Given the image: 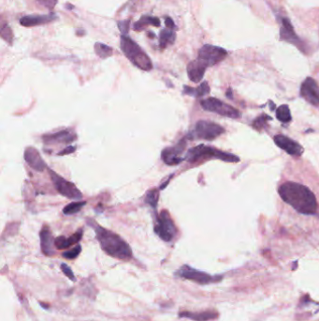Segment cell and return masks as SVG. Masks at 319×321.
I'll list each match as a JSON object with an SVG mask.
<instances>
[{
    "mask_svg": "<svg viewBox=\"0 0 319 321\" xmlns=\"http://www.w3.org/2000/svg\"><path fill=\"white\" fill-rule=\"evenodd\" d=\"M158 200H160V191L157 189H152L148 191L145 195V198H144L145 203H147L149 206L154 208V210L157 207Z\"/></svg>",
    "mask_w": 319,
    "mask_h": 321,
    "instance_id": "obj_27",
    "label": "cell"
},
{
    "mask_svg": "<svg viewBox=\"0 0 319 321\" xmlns=\"http://www.w3.org/2000/svg\"><path fill=\"white\" fill-rule=\"evenodd\" d=\"M165 25L167 29H172V30H175V29H176V26H175V24H174L173 20L171 17L167 16L165 18Z\"/></svg>",
    "mask_w": 319,
    "mask_h": 321,
    "instance_id": "obj_36",
    "label": "cell"
},
{
    "mask_svg": "<svg viewBox=\"0 0 319 321\" xmlns=\"http://www.w3.org/2000/svg\"><path fill=\"white\" fill-rule=\"evenodd\" d=\"M228 56V51L219 46L204 44L199 51L198 59L206 67H212L223 61Z\"/></svg>",
    "mask_w": 319,
    "mask_h": 321,
    "instance_id": "obj_6",
    "label": "cell"
},
{
    "mask_svg": "<svg viewBox=\"0 0 319 321\" xmlns=\"http://www.w3.org/2000/svg\"><path fill=\"white\" fill-rule=\"evenodd\" d=\"M50 177H51L52 184L55 185L56 189L60 195L69 198V199H81L83 198V194L80 190L78 189L74 184L68 181L67 179L62 178L58 174L52 171L51 169L48 170Z\"/></svg>",
    "mask_w": 319,
    "mask_h": 321,
    "instance_id": "obj_8",
    "label": "cell"
},
{
    "mask_svg": "<svg viewBox=\"0 0 319 321\" xmlns=\"http://www.w3.org/2000/svg\"><path fill=\"white\" fill-rule=\"evenodd\" d=\"M176 40V33L172 29H163L160 34V46L161 49H165L168 46L174 43Z\"/></svg>",
    "mask_w": 319,
    "mask_h": 321,
    "instance_id": "obj_23",
    "label": "cell"
},
{
    "mask_svg": "<svg viewBox=\"0 0 319 321\" xmlns=\"http://www.w3.org/2000/svg\"><path fill=\"white\" fill-rule=\"evenodd\" d=\"M1 37H2L3 40H6L7 42L12 44V40H13V34H12V29L9 27V25L5 23V22H2Z\"/></svg>",
    "mask_w": 319,
    "mask_h": 321,
    "instance_id": "obj_29",
    "label": "cell"
},
{
    "mask_svg": "<svg viewBox=\"0 0 319 321\" xmlns=\"http://www.w3.org/2000/svg\"><path fill=\"white\" fill-rule=\"evenodd\" d=\"M227 96L230 98V99L232 98V95H231V89H230V88H229V89H228V92H227Z\"/></svg>",
    "mask_w": 319,
    "mask_h": 321,
    "instance_id": "obj_37",
    "label": "cell"
},
{
    "mask_svg": "<svg viewBox=\"0 0 319 321\" xmlns=\"http://www.w3.org/2000/svg\"><path fill=\"white\" fill-rule=\"evenodd\" d=\"M271 120H272V118H270L267 115L260 116L257 118L256 121H254L253 127L257 130H260L265 126V123H267V121H271Z\"/></svg>",
    "mask_w": 319,
    "mask_h": 321,
    "instance_id": "obj_31",
    "label": "cell"
},
{
    "mask_svg": "<svg viewBox=\"0 0 319 321\" xmlns=\"http://www.w3.org/2000/svg\"><path fill=\"white\" fill-rule=\"evenodd\" d=\"M23 158L29 167L38 172L44 171L47 167L44 161L40 156V152L33 147H29L25 149Z\"/></svg>",
    "mask_w": 319,
    "mask_h": 321,
    "instance_id": "obj_15",
    "label": "cell"
},
{
    "mask_svg": "<svg viewBox=\"0 0 319 321\" xmlns=\"http://www.w3.org/2000/svg\"><path fill=\"white\" fill-rule=\"evenodd\" d=\"M301 95L305 101L314 106L319 105V86L312 77H307L302 83Z\"/></svg>",
    "mask_w": 319,
    "mask_h": 321,
    "instance_id": "obj_13",
    "label": "cell"
},
{
    "mask_svg": "<svg viewBox=\"0 0 319 321\" xmlns=\"http://www.w3.org/2000/svg\"><path fill=\"white\" fill-rule=\"evenodd\" d=\"M94 49H95V52H96L97 56L102 59L110 58L114 54V49L112 47H110L107 44L101 43V42H97L94 46Z\"/></svg>",
    "mask_w": 319,
    "mask_h": 321,
    "instance_id": "obj_25",
    "label": "cell"
},
{
    "mask_svg": "<svg viewBox=\"0 0 319 321\" xmlns=\"http://www.w3.org/2000/svg\"><path fill=\"white\" fill-rule=\"evenodd\" d=\"M40 5L45 7L48 10H52L57 4V0H37Z\"/></svg>",
    "mask_w": 319,
    "mask_h": 321,
    "instance_id": "obj_34",
    "label": "cell"
},
{
    "mask_svg": "<svg viewBox=\"0 0 319 321\" xmlns=\"http://www.w3.org/2000/svg\"><path fill=\"white\" fill-rule=\"evenodd\" d=\"M154 232L162 241L170 242L177 234L176 225L167 210H163L160 215H156V224Z\"/></svg>",
    "mask_w": 319,
    "mask_h": 321,
    "instance_id": "obj_5",
    "label": "cell"
},
{
    "mask_svg": "<svg viewBox=\"0 0 319 321\" xmlns=\"http://www.w3.org/2000/svg\"><path fill=\"white\" fill-rule=\"evenodd\" d=\"M57 18L54 13L43 14V15H29V16H23L21 18L20 24L25 28H32V27L51 23Z\"/></svg>",
    "mask_w": 319,
    "mask_h": 321,
    "instance_id": "obj_18",
    "label": "cell"
},
{
    "mask_svg": "<svg viewBox=\"0 0 319 321\" xmlns=\"http://www.w3.org/2000/svg\"><path fill=\"white\" fill-rule=\"evenodd\" d=\"M187 147V139L182 138L176 145L168 147L162 150L161 158L166 165L168 166H176L182 161L185 160L184 157H182V154Z\"/></svg>",
    "mask_w": 319,
    "mask_h": 321,
    "instance_id": "obj_11",
    "label": "cell"
},
{
    "mask_svg": "<svg viewBox=\"0 0 319 321\" xmlns=\"http://www.w3.org/2000/svg\"><path fill=\"white\" fill-rule=\"evenodd\" d=\"M87 224L93 227L101 249L110 257L125 261L131 259V248L119 235L96 224L93 220H88Z\"/></svg>",
    "mask_w": 319,
    "mask_h": 321,
    "instance_id": "obj_2",
    "label": "cell"
},
{
    "mask_svg": "<svg viewBox=\"0 0 319 321\" xmlns=\"http://www.w3.org/2000/svg\"><path fill=\"white\" fill-rule=\"evenodd\" d=\"M281 198L297 212L311 215L317 210V201L313 192L306 186L296 182H285L279 188Z\"/></svg>",
    "mask_w": 319,
    "mask_h": 321,
    "instance_id": "obj_1",
    "label": "cell"
},
{
    "mask_svg": "<svg viewBox=\"0 0 319 321\" xmlns=\"http://www.w3.org/2000/svg\"><path fill=\"white\" fill-rule=\"evenodd\" d=\"M129 25H130L129 20H125V21L118 22V28H119L120 31L122 32V35H126L128 33Z\"/></svg>",
    "mask_w": 319,
    "mask_h": 321,
    "instance_id": "obj_33",
    "label": "cell"
},
{
    "mask_svg": "<svg viewBox=\"0 0 319 321\" xmlns=\"http://www.w3.org/2000/svg\"><path fill=\"white\" fill-rule=\"evenodd\" d=\"M86 201H78V202H73L70 203L69 205L65 207L63 209V212L65 215H73L75 213L80 212L81 210L86 206Z\"/></svg>",
    "mask_w": 319,
    "mask_h": 321,
    "instance_id": "obj_26",
    "label": "cell"
},
{
    "mask_svg": "<svg viewBox=\"0 0 319 321\" xmlns=\"http://www.w3.org/2000/svg\"><path fill=\"white\" fill-rule=\"evenodd\" d=\"M200 105L206 111L212 112L223 117H227L230 119L241 118V113L238 110L233 108L231 105L223 103L222 101L218 100L217 98H208L205 100H202L200 102Z\"/></svg>",
    "mask_w": 319,
    "mask_h": 321,
    "instance_id": "obj_7",
    "label": "cell"
},
{
    "mask_svg": "<svg viewBox=\"0 0 319 321\" xmlns=\"http://www.w3.org/2000/svg\"><path fill=\"white\" fill-rule=\"evenodd\" d=\"M61 270H62L63 273L67 276L69 280H71V281L73 282L76 281V277H75L73 271H72V270L70 269V267H69L67 264H61Z\"/></svg>",
    "mask_w": 319,
    "mask_h": 321,
    "instance_id": "obj_32",
    "label": "cell"
},
{
    "mask_svg": "<svg viewBox=\"0 0 319 321\" xmlns=\"http://www.w3.org/2000/svg\"><path fill=\"white\" fill-rule=\"evenodd\" d=\"M176 276L188 279V280L196 282L200 285H207V284H211V283H215L220 280V278L212 277L204 271L195 270L188 265L182 266V268L177 271Z\"/></svg>",
    "mask_w": 319,
    "mask_h": 321,
    "instance_id": "obj_12",
    "label": "cell"
},
{
    "mask_svg": "<svg viewBox=\"0 0 319 321\" xmlns=\"http://www.w3.org/2000/svg\"><path fill=\"white\" fill-rule=\"evenodd\" d=\"M276 117L280 121L284 122V123H288L291 121L290 109L288 107V105L284 104L281 105L280 107L276 110Z\"/></svg>",
    "mask_w": 319,
    "mask_h": 321,
    "instance_id": "obj_28",
    "label": "cell"
},
{
    "mask_svg": "<svg viewBox=\"0 0 319 321\" xmlns=\"http://www.w3.org/2000/svg\"><path fill=\"white\" fill-rule=\"evenodd\" d=\"M75 150H76V147H74V146H68L66 149H64L62 151H60L58 155L64 156V155L71 154V153L74 152Z\"/></svg>",
    "mask_w": 319,
    "mask_h": 321,
    "instance_id": "obj_35",
    "label": "cell"
},
{
    "mask_svg": "<svg viewBox=\"0 0 319 321\" xmlns=\"http://www.w3.org/2000/svg\"><path fill=\"white\" fill-rule=\"evenodd\" d=\"M183 94L189 95V96H193V97L200 98L204 96L206 94H208L210 92V86L208 85L207 82L201 83L199 87L193 88L190 86H183Z\"/></svg>",
    "mask_w": 319,
    "mask_h": 321,
    "instance_id": "obj_22",
    "label": "cell"
},
{
    "mask_svg": "<svg viewBox=\"0 0 319 321\" xmlns=\"http://www.w3.org/2000/svg\"><path fill=\"white\" fill-rule=\"evenodd\" d=\"M208 158H215L228 163H237L239 162V157L230 153L221 151L219 149L207 147L205 145H199L195 148L189 149L185 155V160L190 163H195L198 161L204 160Z\"/></svg>",
    "mask_w": 319,
    "mask_h": 321,
    "instance_id": "obj_4",
    "label": "cell"
},
{
    "mask_svg": "<svg viewBox=\"0 0 319 321\" xmlns=\"http://www.w3.org/2000/svg\"><path fill=\"white\" fill-rule=\"evenodd\" d=\"M274 142L280 149L285 150V152L289 155L301 156L304 151V149L300 144L285 135L278 134L274 136Z\"/></svg>",
    "mask_w": 319,
    "mask_h": 321,
    "instance_id": "obj_14",
    "label": "cell"
},
{
    "mask_svg": "<svg viewBox=\"0 0 319 321\" xmlns=\"http://www.w3.org/2000/svg\"><path fill=\"white\" fill-rule=\"evenodd\" d=\"M120 46L124 55L134 66L145 72L153 69V62L148 55L128 36L122 35Z\"/></svg>",
    "mask_w": 319,
    "mask_h": 321,
    "instance_id": "obj_3",
    "label": "cell"
},
{
    "mask_svg": "<svg viewBox=\"0 0 319 321\" xmlns=\"http://www.w3.org/2000/svg\"><path fill=\"white\" fill-rule=\"evenodd\" d=\"M280 40H284L286 42L292 43L293 45L297 46L301 51L306 53L307 49L303 40L296 34L294 28L291 24L290 20L288 18H280Z\"/></svg>",
    "mask_w": 319,
    "mask_h": 321,
    "instance_id": "obj_10",
    "label": "cell"
},
{
    "mask_svg": "<svg viewBox=\"0 0 319 321\" xmlns=\"http://www.w3.org/2000/svg\"><path fill=\"white\" fill-rule=\"evenodd\" d=\"M179 317L189 318L194 321H210L217 319L218 317V313L215 310H207L203 312H181L179 313Z\"/></svg>",
    "mask_w": 319,
    "mask_h": 321,
    "instance_id": "obj_20",
    "label": "cell"
},
{
    "mask_svg": "<svg viewBox=\"0 0 319 321\" xmlns=\"http://www.w3.org/2000/svg\"><path fill=\"white\" fill-rule=\"evenodd\" d=\"M83 234H84V230H78L76 233H74L73 235L70 236L69 238H66L64 236H60L56 239L55 241V244H56V248L58 250H65V249H68L72 245H75L76 243H78L79 241L82 240L83 238Z\"/></svg>",
    "mask_w": 319,
    "mask_h": 321,
    "instance_id": "obj_21",
    "label": "cell"
},
{
    "mask_svg": "<svg viewBox=\"0 0 319 321\" xmlns=\"http://www.w3.org/2000/svg\"><path fill=\"white\" fill-rule=\"evenodd\" d=\"M81 252H82V247L78 244V245L73 247L72 249H70L69 251H66V252L63 253V258H66V259H69V260H72V259L78 258Z\"/></svg>",
    "mask_w": 319,
    "mask_h": 321,
    "instance_id": "obj_30",
    "label": "cell"
},
{
    "mask_svg": "<svg viewBox=\"0 0 319 321\" xmlns=\"http://www.w3.org/2000/svg\"><path fill=\"white\" fill-rule=\"evenodd\" d=\"M206 69L207 67L205 65L201 63L197 58L196 60L191 61L188 65L187 71H188V78L194 83H199L202 80L203 76L205 75Z\"/></svg>",
    "mask_w": 319,
    "mask_h": 321,
    "instance_id": "obj_19",
    "label": "cell"
},
{
    "mask_svg": "<svg viewBox=\"0 0 319 321\" xmlns=\"http://www.w3.org/2000/svg\"><path fill=\"white\" fill-rule=\"evenodd\" d=\"M148 26H154V27H160V20L157 17H153V16H143L141 18L137 23L134 25V29L137 31H141L143 29H146Z\"/></svg>",
    "mask_w": 319,
    "mask_h": 321,
    "instance_id": "obj_24",
    "label": "cell"
},
{
    "mask_svg": "<svg viewBox=\"0 0 319 321\" xmlns=\"http://www.w3.org/2000/svg\"><path fill=\"white\" fill-rule=\"evenodd\" d=\"M76 133L69 130H64L60 132L46 134L42 136V140L47 145L50 144H69L76 140Z\"/></svg>",
    "mask_w": 319,
    "mask_h": 321,
    "instance_id": "obj_16",
    "label": "cell"
},
{
    "mask_svg": "<svg viewBox=\"0 0 319 321\" xmlns=\"http://www.w3.org/2000/svg\"><path fill=\"white\" fill-rule=\"evenodd\" d=\"M40 247H41L42 253L47 257L54 256L56 254V251H55L56 239H54L51 230L47 225H44L42 230H40Z\"/></svg>",
    "mask_w": 319,
    "mask_h": 321,
    "instance_id": "obj_17",
    "label": "cell"
},
{
    "mask_svg": "<svg viewBox=\"0 0 319 321\" xmlns=\"http://www.w3.org/2000/svg\"><path fill=\"white\" fill-rule=\"evenodd\" d=\"M225 132L224 128L211 121H200L197 122L191 136L198 139L214 140Z\"/></svg>",
    "mask_w": 319,
    "mask_h": 321,
    "instance_id": "obj_9",
    "label": "cell"
}]
</instances>
